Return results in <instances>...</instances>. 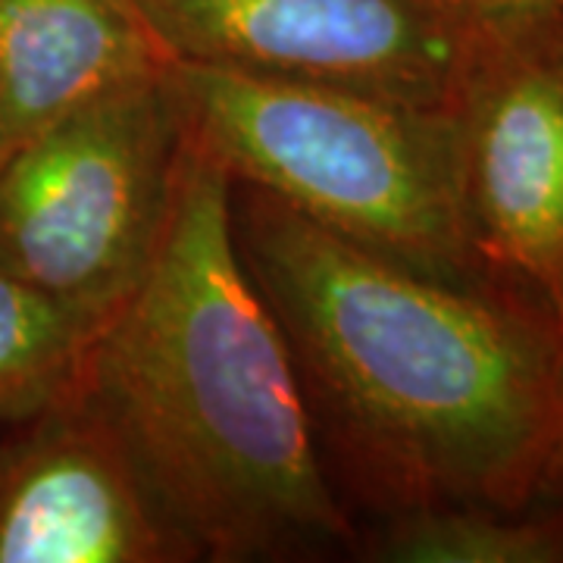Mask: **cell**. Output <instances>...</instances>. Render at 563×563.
I'll use <instances>...</instances> for the list:
<instances>
[{
    "label": "cell",
    "instance_id": "1",
    "mask_svg": "<svg viewBox=\"0 0 563 563\" xmlns=\"http://www.w3.org/2000/svg\"><path fill=\"white\" fill-rule=\"evenodd\" d=\"M229 222L291 351L322 463L366 507L523 514L563 476L551 301L407 266L247 181L232 179Z\"/></svg>",
    "mask_w": 563,
    "mask_h": 563
},
{
    "label": "cell",
    "instance_id": "2",
    "mask_svg": "<svg viewBox=\"0 0 563 563\" xmlns=\"http://www.w3.org/2000/svg\"><path fill=\"white\" fill-rule=\"evenodd\" d=\"M229 191L185 132L157 254L101 322L81 391L198 558L351 542L291 351L232 242Z\"/></svg>",
    "mask_w": 563,
    "mask_h": 563
},
{
    "label": "cell",
    "instance_id": "3",
    "mask_svg": "<svg viewBox=\"0 0 563 563\" xmlns=\"http://www.w3.org/2000/svg\"><path fill=\"white\" fill-rule=\"evenodd\" d=\"M166 79L188 139L229 179L407 266L488 273L463 210L457 113L191 60Z\"/></svg>",
    "mask_w": 563,
    "mask_h": 563
},
{
    "label": "cell",
    "instance_id": "4",
    "mask_svg": "<svg viewBox=\"0 0 563 563\" xmlns=\"http://www.w3.org/2000/svg\"><path fill=\"white\" fill-rule=\"evenodd\" d=\"M166 73L63 117L0 161L3 276L101 322L132 295L157 254L185 151Z\"/></svg>",
    "mask_w": 563,
    "mask_h": 563
},
{
    "label": "cell",
    "instance_id": "5",
    "mask_svg": "<svg viewBox=\"0 0 563 563\" xmlns=\"http://www.w3.org/2000/svg\"><path fill=\"white\" fill-rule=\"evenodd\" d=\"M176 60L457 113L476 0H139Z\"/></svg>",
    "mask_w": 563,
    "mask_h": 563
},
{
    "label": "cell",
    "instance_id": "6",
    "mask_svg": "<svg viewBox=\"0 0 563 563\" xmlns=\"http://www.w3.org/2000/svg\"><path fill=\"white\" fill-rule=\"evenodd\" d=\"M457 139L476 254L551 301L563 276V7L488 16L463 81Z\"/></svg>",
    "mask_w": 563,
    "mask_h": 563
},
{
    "label": "cell",
    "instance_id": "7",
    "mask_svg": "<svg viewBox=\"0 0 563 563\" xmlns=\"http://www.w3.org/2000/svg\"><path fill=\"white\" fill-rule=\"evenodd\" d=\"M198 561L81 385L0 426V563Z\"/></svg>",
    "mask_w": 563,
    "mask_h": 563
},
{
    "label": "cell",
    "instance_id": "8",
    "mask_svg": "<svg viewBox=\"0 0 563 563\" xmlns=\"http://www.w3.org/2000/svg\"><path fill=\"white\" fill-rule=\"evenodd\" d=\"M173 60L139 0H0V161Z\"/></svg>",
    "mask_w": 563,
    "mask_h": 563
},
{
    "label": "cell",
    "instance_id": "9",
    "mask_svg": "<svg viewBox=\"0 0 563 563\" xmlns=\"http://www.w3.org/2000/svg\"><path fill=\"white\" fill-rule=\"evenodd\" d=\"M98 329L101 320L0 273V426L73 395Z\"/></svg>",
    "mask_w": 563,
    "mask_h": 563
},
{
    "label": "cell",
    "instance_id": "10",
    "mask_svg": "<svg viewBox=\"0 0 563 563\" xmlns=\"http://www.w3.org/2000/svg\"><path fill=\"white\" fill-rule=\"evenodd\" d=\"M376 558L398 563L563 561V520H523L488 507L410 510L391 517Z\"/></svg>",
    "mask_w": 563,
    "mask_h": 563
},
{
    "label": "cell",
    "instance_id": "11",
    "mask_svg": "<svg viewBox=\"0 0 563 563\" xmlns=\"http://www.w3.org/2000/svg\"><path fill=\"white\" fill-rule=\"evenodd\" d=\"M476 3L483 7L485 16H529V13L563 7V0H476Z\"/></svg>",
    "mask_w": 563,
    "mask_h": 563
},
{
    "label": "cell",
    "instance_id": "12",
    "mask_svg": "<svg viewBox=\"0 0 563 563\" xmlns=\"http://www.w3.org/2000/svg\"><path fill=\"white\" fill-rule=\"evenodd\" d=\"M561 282H563V276H561ZM561 282H558V285H561ZM554 291H558V288H554Z\"/></svg>",
    "mask_w": 563,
    "mask_h": 563
}]
</instances>
